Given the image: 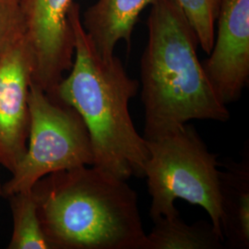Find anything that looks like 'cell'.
<instances>
[{"instance_id": "cell-5", "label": "cell", "mask_w": 249, "mask_h": 249, "mask_svg": "<svg viewBox=\"0 0 249 249\" xmlns=\"http://www.w3.org/2000/svg\"><path fill=\"white\" fill-rule=\"evenodd\" d=\"M26 151L2 187V196L32 189L37 181L63 170L93 165L89 132L79 113L32 81Z\"/></svg>"}, {"instance_id": "cell-11", "label": "cell", "mask_w": 249, "mask_h": 249, "mask_svg": "<svg viewBox=\"0 0 249 249\" xmlns=\"http://www.w3.org/2000/svg\"><path fill=\"white\" fill-rule=\"evenodd\" d=\"M146 233L144 249H222L223 236L216 231L212 222L198 221L188 224L180 213L160 217Z\"/></svg>"}, {"instance_id": "cell-13", "label": "cell", "mask_w": 249, "mask_h": 249, "mask_svg": "<svg viewBox=\"0 0 249 249\" xmlns=\"http://www.w3.org/2000/svg\"><path fill=\"white\" fill-rule=\"evenodd\" d=\"M205 53H211L222 0H177Z\"/></svg>"}, {"instance_id": "cell-3", "label": "cell", "mask_w": 249, "mask_h": 249, "mask_svg": "<svg viewBox=\"0 0 249 249\" xmlns=\"http://www.w3.org/2000/svg\"><path fill=\"white\" fill-rule=\"evenodd\" d=\"M141 59L143 138L151 142L190 120L226 122L231 114L205 74L198 39L177 0H155Z\"/></svg>"}, {"instance_id": "cell-8", "label": "cell", "mask_w": 249, "mask_h": 249, "mask_svg": "<svg viewBox=\"0 0 249 249\" xmlns=\"http://www.w3.org/2000/svg\"><path fill=\"white\" fill-rule=\"evenodd\" d=\"M218 30L202 64L215 93L224 105L241 98L249 80V0H222Z\"/></svg>"}, {"instance_id": "cell-15", "label": "cell", "mask_w": 249, "mask_h": 249, "mask_svg": "<svg viewBox=\"0 0 249 249\" xmlns=\"http://www.w3.org/2000/svg\"><path fill=\"white\" fill-rule=\"evenodd\" d=\"M2 185H1V182H0V196H2V194H3V192H2Z\"/></svg>"}, {"instance_id": "cell-12", "label": "cell", "mask_w": 249, "mask_h": 249, "mask_svg": "<svg viewBox=\"0 0 249 249\" xmlns=\"http://www.w3.org/2000/svg\"><path fill=\"white\" fill-rule=\"evenodd\" d=\"M13 228L9 249H52L40 223L32 189L8 196Z\"/></svg>"}, {"instance_id": "cell-14", "label": "cell", "mask_w": 249, "mask_h": 249, "mask_svg": "<svg viewBox=\"0 0 249 249\" xmlns=\"http://www.w3.org/2000/svg\"><path fill=\"white\" fill-rule=\"evenodd\" d=\"M22 35L19 0H0V58Z\"/></svg>"}, {"instance_id": "cell-7", "label": "cell", "mask_w": 249, "mask_h": 249, "mask_svg": "<svg viewBox=\"0 0 249 249\" xmlns=\"http://www.w3.org/2000/svg\"><path fill=\"white\" fill-rule=\"evenodd\" d=\"M34 63L24 35L0 58V165L10 173L26 151Z\"/></svg>"}, {"instance_id": "cell-10", "label": "cell", "mask_w": 249, "mask_h": 249, "mask_svg": "<svg viewBox=\"0 0 249 249\" xmlns=\"http://www.w3.org/2000/svg\"><path fill=\"white\" fill-rule=\"evenodd\" d=\"M220 170L221 229L224 248L249 249V151L238 162L228 159Z\"/></svg>"}, {"instance_id": "cell-1", "label": "cell", "mask_w": 249, "mask_h": 249, "mask_svg": "<svg viewBox=\"0 0 249 249\" xmlns=\"http://www.w3.org/2000/svg\"><path fill=\"white\" fill-rule=\"evenodd\" d=\"M75 47L71 69L50 95L74 108L86 125L93 165L126 180L144 178L147 141L135 127L129 103L140 82L128 76L121 60L103 58L81 22L80 6L69 12Z\"/></svg>"}, {"instance_id": "cell-6", "label": "cell", "mask_w": 249, "mask_h": 249, "mask_svg": "<svg viewBox=\"0 0 249 249\" xmlns=\"http://www.w3.org/2000/svg\"><path fill=\"white\" fill-rule=\"evenodd\" d=\"M73 0H19L23 35L31 50L33 82L52 95L71 69L75 40L69 12Z\"/></svg>"}, {"instance_id": "cell-4", "label": "cell", "mask_w": 249, "mask_h": 249, "mask_svg": "<svg viewBox=\"0 0 249 249\" xmlns=\"http://www.w3.org/2000/svg\"><path fill=\"white\" fill-rule=\"evenodd\" d=\"M147 146L149 158L144 178L151 197V220L179 212L175 201L180 198L202 207L223 236L220 163L196 128L184 124L172 133L147 142Z\"/></svg>"}, {"instance_id": "cell-9", "label": "cell", "mask_w": 249, "mask_h": 249, "mask_svg": "<svg viewBox=\"0 0 249 249\" xmlns=\"http://www.w3.org/2000/svg\"><path fill=\"white\" fill-rule=\"evenodd\" d=\"M154 1L97 0L86 9L81 18L82 26L103 58L113 57L120 41H124L129 49L138 18Z\"/></svg>"}, {"instance_id": "cell-2", "label": "cell", "mask_w": 249, "mask_h": 249, "mask_svg": "<svg viewBox=\"0 0 249 249\" xmlns=\"http://www.w3.org/2000/svg\"><path fill=\"white\" fill-rule=\"evenodd\" d=\"M52 249H144L137 192L94 165L58 171L32 188Z\"/></svg>"}]
</instances>
